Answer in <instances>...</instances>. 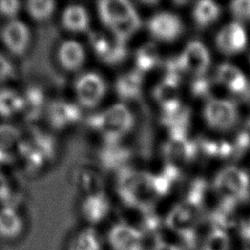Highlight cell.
Listing matches in <instances>:
<instances>
[{"instance_id":"obj_42","label":"cell","mask_w":250,"mask_h":250,"mask_svg":"<svg viewBox=\"0 0 250 250\" xmlns=\"http://www.w3.org/2000/svg\"><path fill=\"white\" fill-rule=\"evenodd\" d=\"M242 250H250V248H244V249H242Z\"/></svg>"},{"instance_id":"obj_38","label":"cell","mask_w":250,"mask_h":250,"mask_svg":"<svg viewBox=\"0 0 250 250\" xmlns=\"http://www.w3.org/2000/svg\"><path fill=\"white\" fill-rule=\"evenodd\" d=\"M10 192V186L5 175L0 171V200L4 199Z\"/></svg>"},{"instance_id":"obj_40","label":"cell","mask_w":250,"mask_h":250,"mask_svg":"<svg viewBox=\"0 0 250 250\" xmlns=\"http://www.w3.org/2000/svg\"><path fill=\"white\" fill-rule=\"evenodd\" d=\"M153 250H178L177 247L175 245H172L170 243H165V242H161L158 243Z\"/></svg>"},{"instance_id":"obj_32","label":"cell","mask_w":250,"mask_h":250,"mask_svg":"<svg viewBox=\"0 0 250 250\" xmlns=\"http://www.w3.org/2000/svg\"><path fill=\"white\" fill-rule=\"evenodd\" d=\"M89 44L95 55L104 62L113 47L114 38L113 40H109V38L101 31H91L89 33Z\"/></svg>"},{"instance_id":"obj_29","label":"cell","mask_w":250,"mask_h":250,"mask_svg":"<svg viewBox=\"0 0 250 250\" xmlns=\"http://www.w3.org/2000/svg\"><path fill=\"white\" fill-rule=\"evenodd\" d=\"M23 9L30 19L42 22L53 16L56 10V2L50 0H30L24 3Z\"/></svg>"},{"instance_id":"obj_24","label":"cell","mask_w":250,"mask_h":250,"mask_svg":"<svg viewBox=\"0 0 250 250\" xmlns=\"http://www.w3.org/2000/svg\"><path fill=\"white\" fill-rule=\"evenodd\" d=\"M221 8L213 1L202 0L195 3L192 10V18L196 25L200 28H206L212 25L220 17Z\"/></svg>"},{"instance_id":"obj_23","label":"cell","mask_w":250,"mask_h":250,"mask_svg":"<svg viewBox=\"0 0 250 250\" xmlns=\"http://www.w3.org/2000/svg\"><path fill=\"white\" fill-rule=\"evenodd\" d=\"M23 98L22 93L16 89L0 88V117L9 119L22 114Z\"/></svg>"},{"instance_id":"obj_14","label":"cell","mask_w":250,"mask_h":250,"mask_svg":"<svg viewBox=\"0 0 250 250\" xmlns=\"http://www.w3.org/2000/svg\"><path fill=\"white\" fill-rule=\"evenodd\" d=\"M99 17L108 28L125 21L137 11L127 0H103L97 3Z\"/></svg>"},{"instance_id":"obj_12","label":"cell","mask_w":250,"mask_h":250,"mask_svg":"<svg viewBox=\"0 0 250 250\" xmlns=\"http://www.w3.org/2000/svg\"><path fill=\"white\" fill-rule=\"evenodd\" d=\"M47 114L51 126L58 130L74 125L82 116L81 110L77 104L64 100L52 102L47 108Z\"/></svg>"},{"instance_id":"obj_20","label":"cell","mask_w":250,"mask_h":250,"mask_svg":"<svg viewBox=\"0 0 250 250\" xmlns=\"http://www.w3.org/2000/svg\"><path fill=\"white\" fill-rule=\"evenodd\" d=\"M143 81V73L137 69L121 74L115 82L117 96L123 101L138 99L142 93Z\"/></svg>"},{"instance_id":"obj_26","label":"cell","mask_w":250,"mask_h":250,"mask_svg":"<svg viewBox=\"0 0 250 250\" xmlns=\"http://www.w3.org/2000/svg\"><path fill=\"white\" fill-rule=\"evenodd\" d=\"M160 62L159 52L156 45L152 42H147L142 45L136 52L135 64L136 69L141 73L148 72L158 65Z\"/></svg>"},{"instance_id":"obj_3","label":"cell","mask_w":250,"mask_h":250,"mask_svg":"<svg viewBox=\"0 0 250 250\" xmlns=\"http://www.w3.org/2000/svg\"><path fill=\"white\" fill-rule=\"evenodd\" d=\"M214 188L223 200L236 203L249 196L250 179L244 170L236 166H228L216 175Z\"/></svg>"},{"instance_id":"obj_18","label":"cell","mask_w":250,"mask_h":250,"mask_svg":"<svg viewBox=\"0 0 250 250\" xmlns=\"http://www.w3.org/2000/svg\"><path fill=\"white\" fill-rule=\"evenodd\" d=\"M58 62L62 68L69 71L79 69L86 61L84 47L75 40H65L58 48Z\"/></svg>"},{"instance_id":"obj_8","label":"cell","mask_w":250,"mask_h":250,"mask_svg":"<svg viewBox=\"0 0 250 250\" xmlns=\"http://www.w3.org/2000/svg\"><path fill=\"white\" fill-rule=\"evenodd\" d=\"M150 35L162 42H173L183 32V22L178 15L163 11L154 14L147 21Z\"/></svg>"},{"instance_id":"obj_5","label":"cell","mask_w":250,"mask_h":250,"mask_svg":"<svg viewBox=\"0 0 250 250\" xmlns=\"http://www.w3.org/2000/svg\"><path fill=\"white\" fill-rule=\"evenodd\" d=\"M31 30L21 20L7 21L1 29V41L6 50L14 56L24 55L31 44Z\"/></svg>"},{"instance_id":"obj_1","label":"cell","mask_w":250,"mask_h":250,"mask_svg":"<svg viewBox=\"0 0 250 250\" xmlns=\"http://www.w3.org/2000/svg\"><path fill=\"white\" fill-rule=\"evenodd\" d=\"M88 123L104 137L106 144H113L132 129L134 117L125 104H115L104 111L90 116Z\"/></svg>"},{"instance_id":"obj_9","label":"cell","mask_w":250,"mask_h":250,"mask_svg":"<svg viewBox=\"0 0 250 250\" xmlns=\"http://www.w3.org/2000/svg\"><path fill=\"white\" fill-rule=\"evenodd\" d=\"M180 83L181 77L165 74L154 88L153 97L162 109V115L173 114L183 107L180 100Z\"/></svg>"},{"instance_id":"obj_13","label":"cell","mask_w":250,"mask_h":250,"mask_svg":"<svg viewBox=\"0 0 250 250\" xmlns=\"http://www.w3.org/2000/svg\"><path fill=\"white\" fill-rule=\"evenodd\" d=\"M215 79L233 95L242 97L250 96V83L242 71L233 64H220L217 67Z\"/></svg>"},{"instance_id":"obj_2","label":"cell","mask_w":250,"mask_h":250,"mask_svg":"<svg viewBox=\"0 0 250 250\" xmlns=\"http://www.w3.org/2000/svg\"><path fill=\"white\" fill-rule=\"evenodd\" d=\"M55 155L54 142L43 132L32 131L28 136L21 137L19 157L23 160L24 165L37 170L42 168L46 162Z\"/></svg>"},{"instance_id":"obj_28","label":"cell","mask_w":250,"mask_h":250,"mask_svg":"<svg viewBox=\"0 0 250 250\" xmlns=\"http://www.w3.org/2000/svg\"><path fill=\"white\" fill-rule=\"evenodd\" d=\"M67 250H103V244L93 229H85L72 237Z\"/></svg>"},{"instance_id":"obj_17","label":"cell","mask_w":250,"mask_h":250,"mask_svg":"<svg viewBox=\"0 0 250 250\" xmlns=\"http://www.w3.org/2000/svg\"><path fill=\"white\" fill-rule=\"evenodd\" d=\"M21 134L11 124L0 125V164H8L19 157Z\"/></svg>"},{"instance_id":"obj_4","label":"cell","mask_w":250,"mask_h":250,"mask_svg":"<svg viewBox=\"0 0 250 250\" xmlns=\"http://www.w3.org/2000/svg\"><path fill=\"white\" fill-rule=\"evenodd\" d=\"M203 117L209 127L218 131L231 129L238 118L236 104L220 98H210L203 108Z\"/></svg>"},{"instance_id":"obj_30","label":"cell","mask_w":250,"mask_h":250,"mask_svg":"<svg viewBox=\"0 0 250 250\" xmlns=\"http://www.w3.org/2000/svg\"><path fill=\"white\" fill-rule=\"evenodd\" d=\"M142 21L136 12L125 21L111 26L109 30L112 32L113 38L122 43H126L130 37H132L141 27Z\"/></svg>"},{"instance_id":"obj_15","label":"cell","mask_w":250,"mask_h":250,"mask_svg":"<svg viewBox=\"0 0 250 250\" xmlns=\"http://www.w3.org/2000/svg\"><path fill=\"white\" fill-rule=\"evenodd\" d=\"M198 151V143L189 140L187 136H170L168 141L163 146V154L171 161H190L197 155Z\"/></svg>"},{"instance_id":"obj_31","label":"cell","mask_w":250,"mask_h":250,"mask_svg":"<svg viewBox=\"0 0 250 250\" xmlns=\"http://www.w3.org/2000/svg\"><path fill=\"white\" fill-rule=\"evenodd\" d=\"M199 150L211 157L226 158L234 154L233 145L224 140H201L198 142Z\"/></svg>"},{"instance_id":"obj_19","label":"cell","mask_w":250,"mask_h":250,"mask_svg":"<svg viewBox=\"0 0 250 250\" xmlns=\"http://www.w3.org/2000/svg\"><path fill=\"white\" fill-rule=\"evenodd\" d=\"M199 208L200 206L185 199L170 212L167 223L175 229L189 230L195 222Z\"/></svg>"},{"instance_id":"obj_33","label":"cell","mask_w":250,"mask_h":250,"mask_svg":"<svg viewBox=\"0 0 250 250\" xmlns=\"http://www.w3.org/2000/svg\"><path fill=\"white\" fill-rule=\"evenodd\" d=\"M229 245L228 234L223 229H218L209 234L206 240L205 250H229Z\"/></svg>"},{"instance_id":"obj_25","label":"cell","mask_w":250,"mask_h":250,"mask_svg":"<svg viewBox=\"0 0 250 250\" xmlns=\"http://www.w3.org/2000/svg\"><path fill=\"white\" fill-rule=\"evenodd\" d=\"M23 110L22 115L29 120H34L45 107V95L38 87H29L22 93Z\"/></svg>"},{"instance_id":"obj_39","label":"cell","mask_w":250,"mask_h":250,"mask_svg":"<svg viewBox=\"0 0 250 250\" xmlns=\"http://www.w3.org/2000/svg\"><path fill=\"white\" fill-rule=\"evenodd\" d=\"M240 234L241 236L247 240L250 241V218L243 221L240 225Z\"/></svg>"},{"instance_id":"obj_21","label":"cell","mask_w":250,"mask_h":250,"mask_svg":"<svg viewBox=\"0 0 250 250\" xmlns=\"http://www.w3.org/2000/svg\"><path fill=\"white\" fill-rule=\"evenodd\" d=\"M62 24L70 32H84L89 27V15L84 6L71 4L62 14Z\"/></svg>"},{"instance_id":"obj_35","label":"cell","mask_w":250,"mask_h":250,"mask_svg":"<svg viewBox=\"0 0 250 250\" xmlns=\"http://www.w3.org/2000/svg\"><path fill=\"white\" fill-rule=\"evenodd\" d=\"M232 16L241 21H250V0H237L229 3Z\"/></svg>"},{"instance_id":"obj_10","label":"cell","mask_w":250,"mask_h":250,"mask_svg":"<svg viewBox=\"0 0 250 250\" xmlns=\"http://www.w3.org/2000/svg\"><path fill=\"white\" fill-rule=\"evenodd\" d=\"M217 49L226 56H233L242 52L247 45V35L239 21H232L223 26L216 35Z\"/></svg>"},{"instance_id":"obj_7","label":"cell","mask_w":250,"mask_h":250,"mask_svg":"<svg viewBox=\"0 0 250 250\" xmlns=\"http://www.w3.org/2000/svg\"><path fill=\"white\" fill-rule=\"evenodd\" d=\"M179 58L184 72L194 77L204 76L211 64L209 50L198 40L188 42Z\"/></svg>"},{"instance_id":"obj_36","label":"cell","mask_w":250,"mask_h":250,"mask_svg":"<svg viewBox=\"0 0 250 250\" xmlns=\"http://www.w3.org/2000/svg\"><path fill=\"white\" fill-rule=\"evenodd\" d=\"M191 93L193 96L198 98H209V94H211L212 82L206 77H195L191 84Z\"/></svg>"},{"instance_id":"obj_27","label":"cell","mask_w":250,"mask_h":250,"mask_svg":"<svg viewBox=\"0 0 250 250\" xmlns=\"http://www.w3.org/2000/svg\"><path fill=\"white\" fill-rule=\"evenodd\" d=\"M130 155L125 147L117 146V143L106 144V146L101 152L100 158L104 166L108 169H119L125 164Z\"/></svg>"},{"instance_id":"obj_34","label":"cell","mask_w":250,"mask_h":250,"mask_svg":"<svg viewBox=\"0 0 250 250\" xmlns=\"http://www.w3.org/2000/svg\"><path fill=\"white\" fill-rule=\"evenodd\" d=\"M22 9V3L17 0H1L0 1V16L7 21L18 19L19 14Z\"/></svg>"},{"instance_id":"obj_16","label":"cell","mask_w":250,"mask_h":250,"mask_svg":"<svg viewBox=\"0 0 250 250\" xmlns=\"http://www.w3.org/2000/svg\"><path fill=\"white\" fill-rule=\"evenodd\" d=\"M109 201L104 191L88 194L81 204V214L85 221L97 225L104 221L109 212Z\"/></svg>"},{"instance_id":"obj_11","label":"cell","mask_w":250,"mask_h":250,"mask_svg":"<svg viewBox=\"0 0 250 250\" xmlns=\"http://www.w3.org/2000/svg\"><path fill=\"white\" fill-rule=\"evenodd\" d=\"M107 241L112 250H144L143 232L123 222L110 228L107 233Z\"/></svg>"},{"instance_id":"obj_22","label":"cell","mask_w":250,"mask_h":250,"mask_svg":"<svg viewBox=\"0 0 250 250\" xmlns=\"http://www.w3.org/2000/svg\"><path fill=\"white\" fill-rule=\"evenodd\" d=\"M23 220L21 214L11 206L0 209V237L15 239L23 230Z\"/></svg>"},{"instance_id":"obj_41","label":"cell","mask_w":250,"mask_h":250,"mask_svg":"<svg viewBox=\"0 0 250 250\" xmlns=\"http://www.w3.org/2000/svg\"><path fill=\"white\" fill-rule=\"evenodd\" d=\"M241 132L245 135V137H246V139H247V141H248V143L250 145V118L245 122Z\"/></svg>"},{"instance_id":"obj_6","label":"cell","mask_w":250,"mask_h":250,"mask_svg":"<svg viewBox=\"0 0 250 250\" xmlns=\"http://www.w3.org/2000/svg\"><path fill=\"white\" fill-rule=\"evenodd\" d=\"M74 91L82 106L93 108L101 103L105 95V83L100 74L86 72L76 79Z\"/></svg>"},{"instance_id":"obj_37","label":"cell","mask_w":250,"mask_h":250,"mask_svg":"<svg viewBox=\"0 0 250 250\" xmlns=\"http://www.w3.org/2000/svg\"><path fill=\"white\" fill-rule=\"evenodd\" d=\"M15 75V66L12 62L0 52V84L9 81Z\"/></svg>"}]
</instances>
